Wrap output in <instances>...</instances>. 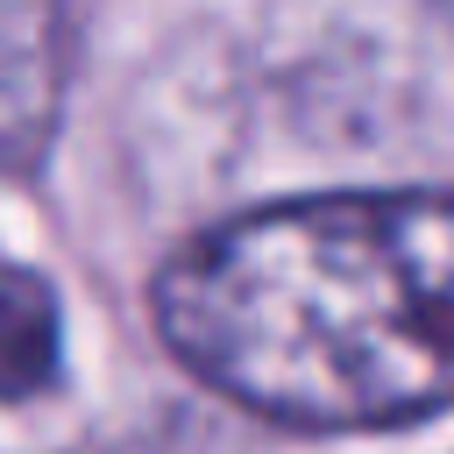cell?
Segmentation results:
<instances>
[{"label": "cell", "mask_w": 454, "mask_h": 454, "mask_svg": "<svg viewBox=\"0 0 454 454\" xmlns=\"http://www.w3.org/2000/svg\"><path fill=\"white\" fill-rule=\"evenodd\" d=\"M170 355L277 426L454 404V192L298 199L206 227L156 277Z\"/></svg>", "instance_id": "obj_1"}, {"label": "cell", "mask_w": 454, "mask_h": 454, "mask_svg": "<svg viewBox=\"0 0 454 454\" xmlns=\"http://www.w3.org/2000/svg\"><path fill=\"white\" fill-rule=\"evenodd\" d=\"M64 106V0H0V170L43 163Z\"/></svg>", "instance_id": "obj_2"}, {"label": "cell", "mask_w": 454, "mask_h": 454, "mask_svg": "<svg viewBox=\"0 0 454 454\" xmlns=\"http://www.w3.org/2000/svg\"><path fill=\"white\" fill-rule=\"evenodd\" d=\"M64 369V326L57 298L35 270L0 262V404H28Z\"/></svg>", "instance_id": "obj_3"}]
</instances>
